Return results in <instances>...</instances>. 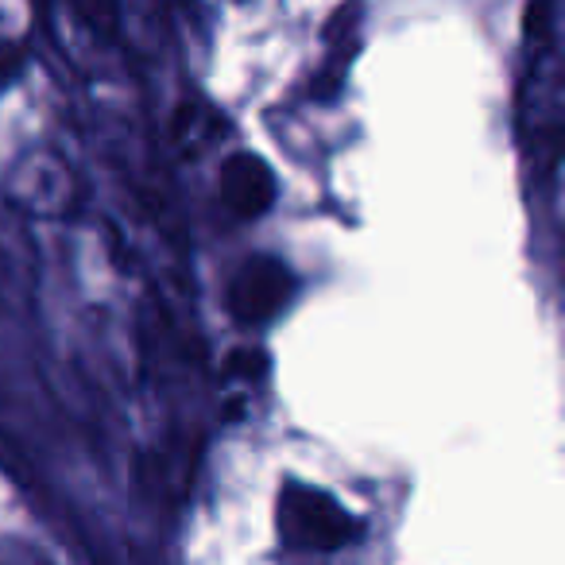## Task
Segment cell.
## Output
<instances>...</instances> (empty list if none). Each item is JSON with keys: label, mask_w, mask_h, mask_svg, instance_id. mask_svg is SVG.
I'll return each instance as SVG.
<instances>
[{"label": "cell", "mask_w": 565, "mask_h": 565, "mask_svg": "<svg viewBox=\"0 0 565 565\" xmlns=\"http://www.w3.org/2000/svg\"><path fill=\"white\" fill-rule=\"evenodd\" d=\"M20 58H24V51H20L17 43H0V74H12V71H17Z\"/></svg>", "instance_id": "6"}, {"label": "cell", "mask_w": 565, "mask_h": 565, "mask_svg": "<svg viewBox=\"0 0 565 565\" xmlns=\"http://www.w3.org/2000/svg\"><path fill=\"white\" fill-rule=\"evenodd\" d=\"M74 17L97 35V40H117L120 32V0H71Z\"/></svg>", "instance_id": "4"}, {"label": "cell", "mask_w": 565, "mask_h": 565, "mask_svg": "<svg viewBox=\"0 0 565 565\" xmlns=\"http://www.w3.org/2000/svg\"><path fill=\"white\" fill-rule=\"evenodd\" d=\"M267 364H271V361H267L264 349H256V345H252V349H233V353L225 356V376L228 380H248V384H252V380L267 376Z\"/></svg>", "instance_id": "5"}, {"label": "cell", "mask_w": 565, "mask_h": 565, "mask_svg": "<svg viewBox=\"0 0 565 565\" xmlns=\"http://www.w3.org/2000/svg\"><path fill=\"white\" fill-rule=\"evenodd\" d=\"M275 531H279L282 546L307 550V554H333V550L361 542L364 523L326 488L287 480L275 500Z\"/></svg>", "instance_id": "1"}, {"label": "cell", "mask_w": 565, "mask_h": 565, "mask_svg": "<svg viewBox=\"0 0 565 565\" xmlns=\"http://www.w3.org/2000/svg\"><path fill=\"white\" fill-rule=\"evenodd\" d=\"M221 198H225V205L236 213V217H244V221L264 217L275 202L271 167H267L259 156H252V151L228 156L225 167H221Z\"/></svg>", "instance_id": "3"}, {"label": "cell", "mask_w": 565, "mask_h": 565, "mask_svg": "<svg viewBox=\"0 0 565 565\" xmlns=\"http://www.w3.org/2000/svg\"><path fill=\"white\" fill-rule=\"evenodd\" d=\"M295 295L291 267L275 256H252L241 264V271L228 282V315L244 326L271 322L287 299Z\"/></svg>", "instance_id": "2"}]
</instances>
